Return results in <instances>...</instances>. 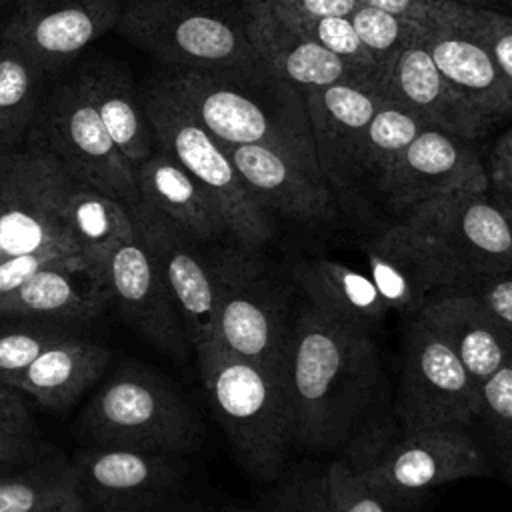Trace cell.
<instances>
[{
	"label": "cell",
	"mask_w": 512,
	"mask_h": 512,
	"mask_svg": "<svg viewBox=\"0 0 512 512\" xmlns=\"http://www.w3.org/2000/svg\"><path fill=\"white\" fill-rule=\"evenodd\" d=\"M64 214L80 254L106 280V266L114 250L136 238L128 206L84 184L68 172Z\"/></svg>",
	"instance_id": "f546056e"
},
{
	"label": "cell",
	"mask_w": 512,
	"mask_h": 512,
	"mask_svg": "<svg viewBox=\"0 0 512 512\" xmlns=\"http://www.w3.org/2000/svg\"><path fill=\"white\" fill-rule=\"evenodd\" d=\"M490 436V460L492 466L498 468L502 478L512 486V438L510 436Z\"/></svg>",
	"instance_id": "c3c4849f"
},
{
	"label": "cell",
	"mask_w": 512,
	"mask_h": 512,
	"mask_svg": "<svg viewBox=\"0 0 512 512\" xmlns=\"http://www.w3.org/2000/svg\"><path fill=\"white\" fill-rule=\"evenodd\" d=\"M366 274L390 310L416 316L436 294L458 288L454 272L404 220L364 244Z\"/></svg>",
	"instance_id": "ac0fdd59"
},
{
	"label": "cell",
	"mask_w": 512,
	"mask_h": 512,
	"mask_svg": "<svg viewBox=\"0 0 512 512\" xmlns=\"http://www.w3.org/2000/svg\"><path fill=\"white\" fill-rule=\"evenodd\" d=\"M24 146L48 152L74 178L126 206L140 200L132 164L110 138L74 76L50 82Z\"/></svg>",
	"instance_id": "9c48e42d"
},
{
	"label": "cell",
	"mask_w": 512,
	"mask_h": 512,
	"mask_svg": "<svg viewBox=\"0 0 512 512\" xmlns=\"http://www.w3.org/2000/svg\"><path fill=\"white\" fill-rule=\"evenodd\" d=\"M348 18L382 82L402 50L426 32L418 22L362 2H358Z\"/></svg>",
	"instance_id": "836d02e7"
},
{
	"label": "cell",
	"mask_w": 512,
	"mask_h": 512,
	"mask_svg": "<svg viewBox=\"0 0 512 512\" xmlns=\"http://www.w3.org/2000/svg\"><path fill=\"white\" fill-rule=\"evenodd\" d=\"M118 0H18L0 30L56 76L100 36L116 28Z\"/></svg>",
	"instance_id": "9a60e30c"
},
{
	"label": "cell",
	"mask_w": 512,
	"mask_h": 512,
	"mask_svg": "<svg viewBox=\"0 0 512 512\" xmlns=\"http://www.w3.org/2000/svg\"><path fill=\"white\" fill-rule=\"evenodd\" d=\"M0 512H88L78 492L72 462L44 454L0 476Z\"/></svg>",
	"instance_id": "1f68e13d"
},
{
	"label": "cell",
	"mask_w": 512,
	"mask_h": 512,
	"mask_svg": "<svg viewBox=\"0 0 512 512\" xmlns=\"http://www.w3.org/2000/svg\"><path fill=\"white\" fill-rule=\"evenodd\" d=\"M212 512H256V510H244V508H232V506H228V508H220V510H212Z\"/></svg>",
	"instance_id": "f5cc1de1"
},
{
	"label": "cell",
	"mask_w": 512,
	"mask_h": 512,
	"mask_svg": "<svg viewBox=\"0 0 512 512\" xmlns=\"http://www.w3.org/2000/svg\"><path fill=\"white\" fill-rule=\"evenodd\" d=\"M68 170L48 152H0V260L14 254H80L64 214Z\"/></svg>",
	"instance_id": "30bf717a"
},
{
	"label": "cell",
	"mask_w": 512,
	"mask_h": 512,
	"mask_svg": "<svg viewBox=\"0 0 512 512\" xmlns=\"http://www.w3.org/2000/svg\"><path fill=\"white\" fill-rule=\"evenodd\" d=\"M88 512H166L182 490L178 454L84 446L70 460Z\"/></svg>",
	"instance_id": "4fadbf2b"
},
{
	"label": "cell",
	"mask_w": 512,
	"mask_h": 512,
	"mask_svg": "<svg viewBox=\"0 0 512 512\" xmlns=\"http://www.w3.org/2000/svg\"><path fill=\"white\" fill-rule=\"evenodd\" d=\"M50 78L22 48L0 40V152L24 146Z\"/></svg>",
	"instance_id": "4dcf8cb0"
},
{
	"label": "cell",
	"mask_w": 512,
	"mask_h": 512,
	"mask_svg": "<svg viewBox=\"0 0 512 512\" xmlns=\"http://www.w3.org/2000/svg\"><path fill=\"white\" fill-rule=\"evenodd\" d=\"M252 198L270 214L294 220H326L334 214L330 184L320 168L270 146H226Z\"/></svg>",
	"instance_id": "44dd1931"
},
{
	"label": "cell",
	"mask_w": 512,
	"mask_h": 512,
	"mask_svg": "<svg viewBox=\"0 0 512 512\" xmlns=\"http://www.w3.org/2000/svg\"><path fill=\"white\" fill-rule=\"evenodd\" d=\"M44 454L36 432H0V476L20 470Z\"/></svg>",
	"instance_id": "7bdbcfd3"
},
{
	"label": "cell",
	"mask_w": 512,
	"mask_h": 512,
	"mask_svg": "<svg viewBox=\"0 0 512 512\" xmlns=\"http://www.w3.org/2000/svg\"><path fill=\"white\" fill-rule=\"evenodd\" d=\"M466 30L490 52L512 92V16L476 6Z\"/></svg>",
	"instance_id": "60d3db41"
},
{
	"label": "cell",
	"mask_w": 512,
	"mask_h": 512,
	"mask_svg": "<svg viewBox=\"0 0 512 512\" xmlns=\"http://www.w3.org/2000/svg\"><path fill=\"white\" fill-rule=\"evenodd\" d=\"M244 16L248 38L262 64L300 94L336 82L380 86L306 36L274 4L266 0L246 2Z\"/></svg>",
	"instance_id": "ffe728a7"
},
{
	"label": "cell",
	"mask_w": 512,
	"mask_h": 512,
	"mask_svg": "<svg viewBox=\"0 0 512 512\" xmlns=\"http://www.w3.org/2000/svg\"><path fill=\"white\" fill-rule=\"evenodd\" d=\"M240 2H242V4H246V2H250V0H240Z\"/></svg>",
	"instance_id": "11a10c76"
},
{
	"label": "cell",
	"mask_w": 512,
	"mask_h": 512,
	"mask_svg": "<svg viewBox=\"0 0 512 512\" xmlns=\"http://www.w3.org/2000/svg\"><path fill=\"white\" fill-rule=\"evenodd\" d=\"M74 80L130 164L142 162L158 148L142 92L126 66L110 58H92L76 70Z\"/></svg>",
	"instance_id": "484cf974"
},
{
	"label": "cell",
	"mask_w": 512,
	"mask_h": 512,
	"mask_svg": "<svg viewBox=\"0 0 512 512\" xmlns=\"http://www.w3.org/2000/svg\"><path fill=\"white\" fill-rule=\"evenodd\" d=\"M6 4H8V0H0V12L4 10V6H6Z\"/></svg>",
	"instance_id": "db71d44e"
},
{
	"label": "cell",
	"mask_w": 512,
	"mask_h": 512,
	"mask_svg": "<svg viewBox=\"0 0 512 512\" xmlns=\"http://www.w3.org/2000/svg\"><path fill=\"white\" fill-rule=\"evenodd\" d=\"M132 170L140 200L160 210L190 238L200 244H218L230 238L216 202L166 150L156 148L148 158L132 164Z\"/></svg>",
	"instance_id": "cb8c5ba5"
},
{
	"label": "cell",
	"mask_w": 512,
	"mask_h": 512,
	"mask_svg": "<svg viewBox=\"0 0 512 512\" xmlns=\"http://www.w3.org/2000/svg\"><path fill=\"white\" fill-rule=\"evenodd\" d=\"M488 188L490 184L454 188L402 218L446 262L458 288L512 272V220Z\"/></svg>",
	"instance_id": "ba28073f"
},
{
	"label": "cell",
	"mask_w": 512,
	"mask_h": 512,
	"mask_svg": "<svg viewBox=\"0 0 512 512\" xmlns=\"http://www.w3.org/2000/svg\"><path fill=\"white\" fill-rule=\"evenodd\" d=\"M212 414L236 460L252 478L276 482L294 446L290 376L224 350L214 340L194 346Z\"/></svg>",
	"instance_id": "3957f363"
},
{
	"label": "cell",
	"mask_w": 512,
	"mask_h": 512,
	"mask_svg": "<svg viewBox=\"0 0 512 512\" xmlns=\"http://www.w3.org/2000/svg\"><path fill=\"white\" fill-rule=\"evenodd\" d=\"M478 422L488 434L512 438V358L478 386Z\"/></svg>",
	"instance_id": "ab89813d"
},
{
	"label": "cell",
	"mask_w": 512,
	"mask_h": 512,
	"mask_svg": "<svg viewBox=\"0 0 512 512\" xmlns=\"http://www.w3.org/2000/svg\"><path fill=\"white\" fill-rule=\"evenodd\" d=\"M460 288L468 290L484 306L512 352V272L474 280Z\"/></svg>",
	"instance_id": "b9f144b4"
},
{
	"label": "cell",
	"mask_w": 512,
	"mask_h": 512,
	"mask_svg": "<svg viewBox=\"0 0 512 512\" xmlns=\"http://www.w3.org/2000/svg\"><path fill=\"white\" fill-rule=\"evenodd\" d=\"M424 128L426 124L418 116L384 96L360 142L354 164V180L368 176L376 182L378 176Z\"/></svg>",
	"instance_id": "d6a6232c"
},
{
	"label": "cell",
	"mask_w": 512,
	"mask_h": 512,
	"mask_svg": "<svg viewBox=\"0 0 512 512\" xmlns=\"http://www.w3.org/2000/svg\"><path fill=\"white\" fill-rule=\"evenodd\" d=\"M320 168L328 182L344 186L354 180V164L364 132L384 92L362 82H336L304 94Z\"/></svg>",
	"instance_id": "7402d4cb"
},
{
	"label": "cell",
	"mask_w": 512,
	"mask_h": 512,
	"mask_svg": "<svg viewBox=\"0 0 512 512\" xmlns=\"http://www.w3.org/2000/svg\"><path fill=\"white\" fill-rule=\"evenodd\" d=\"M0 432H36L22 394L10 400H0Z\"/></svg>",
	"instance_id": "7dc6e473"
},
{
	"label": "cell",
	"mask_w": 512,
	"mask_h": 512,
	"mask_svg": "<svg viewBox=\"0 0 512 512\" xmlns=\"http://www.w3.org/2000/svg\"><path fill=\"white\" fill-rule=\"evenodd\" d=\"M500 192L506 194V204H504V208H506V212H508V216H510V220H512V184L500 188Z\"/></svg>",
	"instance_id": "681fc988"
},
{
	"label": "cell",
	"mask_w": 512,
	"mask_h": 512,
	"mask_svg": "<svg viewBox=\"0 0 512 512\" xmlns=\"http://www.w3.org/2000/svg\"><path fill=\"white\" fill-rule=\"evenodd\" d=\"M76 436L94 448L184 456L200 444V424L188 402L160 374L126 364L84 402Z\"/></svg>",
	"instance_id": "5b68a950"
},
{
	"label": "cell",
	"mask_w": 512,
	"mask_h": 512,
	"mask_svg": "<svg viewBox=\"0 0 512 512\" xmlns=\"http://www.w3.org/2000/svg\"><path fill=\"white\" fill-rule=\"evenodd\" d=\"M374 184L388 206L406 216L440 194L490 180L470 140L426 126Z\"/></svg>",
	"instance_id": "e0dca14e"
},
{
	"label": "cell",
	"mask_w": 512,
	"mask_h": 512,
	"mask_svg": "<svg viewBox=\"0 0 512 512\" xmlns=\"http://www.w3.org/2000/svg\"><path fill=\"white\" fill-rule=\"evenodd\" d=\"M288 374L294 444L358 460L392 436V402L374 338L308 302L294 314Z\"/></svg>",
	"instance_id": "6da1fadb"
},
{
	"label": "cell",
	"mask_w": 512,
	"mask_h": 512,
	"mask_svg": "<svg viewBox=\"0 0 512 512\" xmlns=\"http://www.w3.org/2000/svg\"><path fill=\"white\" fill-rule=\"evenodd\" d=\"M110 308V290L82 254L54 258L22 286L0 298V320H34L70 326Z\"/></svg>",
	"instance_id": "d6986e66"
},
{
	"label": "cell",
	"mask_w": 512,
	"mask_h": 512,
	"mask_svg": "<svg viewBox=\"0 0 512 512\" xmlns=\"http://www.w3.org/2000/svg\"><path fill=\"white\" fill-rule=\"evenodd\" d=\"M116 32L160 68L242 74L266 68L242 18L208 0H124Z\"/></svg>",
	"instance_id": "277c9868"
},
{
	"label": "cell",
	"mask_w": 512,
	"mask_h": 512,
	"mask_svg": "<svg viewBox=\"0 0 512 512\" xmlns=\"http://www.w3.org/2000/svg\"><path fill=\"white\" fill-rule=\"evenodd\" d=\"M68 334V326L48 322L12 320L0 324V384L10 388L44 348Z\"/></svg>",
	"instance_id": "d590c367"
},
{
	"label": "cell",
	"mask_w": 512,
	"mask_h": 512,
	"mask_svg": "<svg viewBox=\"0 0 512 512\" xmlns=\"http://www.w3.org/2000/svg\"><path fill=\"white\" fill-rule=\"evenodd\" d=\"M136 238L160 272L192 346L212 338L216 264L212 244H200L144 200L128 206Z\"/></svg>",
	"instance_id": "5bb4252c"
},
{
	"label": "cell",
	"mask_w": 512,
	"mask_h": 512,
	"mask_svg": "<svg viewBox=\"0 0 512 512\" xmlns=\"http://www.w3.org/2000/svg\"><path fill=\"white\" fill-rule=\"evenodd\" d=\"M216 312L212 338L224 350L288 374V348L296 310L288 290L254 248L212 244Z\"/></svg>",
	"instance_id": "8992f818"
},
{
	"label": "cell",
	"mask_w": 512,
	"mask_h": 512,
	"mask_svg": "<svg viewBox=\"0 0 512 512\" xmlns=\"http://www.w3.org/2000/svg\"><path fill=\"white\" fill-rule=\"evenodd\" d=\"M56 254L48 252H30V254H14L0 260V298L14 292L22 286L34 272L50 264Z\"/></svg>",
	"instance_id": "ee69618b"
},
{
	"label": "cell",
	"mask_w": 512,
	"mask_h": 512,
	"mask_svg": "<svg viewBox=\"0 0 512 512\" xmlns=\"http://www.w3.org/2000/svg\"><path fill=\"white\" fill-rule=\"evenodd\" d=\"M462 4H468V6H480V8H488V4L492 2H504V0H458Z\"/></svg>",
	"instance_id": "816d5d0a"
},
{
	"label": "cell",
	"mask_w": 512,
	"mask_h": 512,
	"mask_svg": "<svg viewBox=\"0 0 512 512\" xmlns=\"http://www.w3.org/2000/svg\"><path fill=\"white\" fill-rule=\"evenodd\" d=\"M326 482L336 512H410L418 504L376 488L346 458H336L326 466Z\"/></svg>",
	"instance_id": "e575fe53"
},
{
	"label": "cell",
	"mask_w": 512,
	"mask_h": 512,
	"mask_svg": "<svg viewBox=\"0 0 512 512\" xmlns=\"http://www.w3.org/2000/svg\"><path fill=\"white\" fill-rule=\"evenodd\" d=\"M396 416L402 432L478 422V384L418 314L404 332Z\"/></svg>",
	"instance_id": "8fae6325"
},
{
	"label": "cell",
	"mask_w": 512,
	"mask_h": 512,
	"mask_svg": "<svg viewBox=\"0 0 512 512\" xmlns=\"http://www.w3.org/2000/svg\"><path fill=\"white\" fill-rule=\"evenodd\" d=\"M424 34L396 58L382 82V92L418 116L426 126L474 140L486 130L490 120L448 84L424 44Z\"/></svg>",
	"instance_id": "603a6c76"
},
{
	"label": "cell",
	"mask_w": 512,
	"mask_h": 512,
	"mask_svg": "<svg viewBox=\"0 0 512 512\" xmlns=\"http://www.w3.org/2000/svg\"><path fill=\"white\" fill-rule=\"evenodd\" d=\"M376 488L420 502L422 494L446 482L480 476L492 468L490 456L468 428H428L390 436L370 454L350 460Z\"/></svg>",
	"instance_id": "7c38bea8"
},
{
	"label": "cell",
	"mask_w": 512,
	"mask_h": 512,
	"mask_svg": "<svg viewBox=\"0 0 512 512\" xmlns=\"http://www.w3.org/2000/svg\"><path fill=\"white\" fill-rule=\"evenodd\" d=\"M140 92L158 148L176 158L210 194L234 242L254 250L262 248L274 234L270 214L244 186L226 146L198 124L154 76Z\"/></svg>",
	"instance_id": "52a82bcc"
},
{
	"label": "cell",
	"mask_w": 512,
	"mask_h": 512,
	"mask_svg": "<svg viewBox=\"0 0 512 512\" xmlns=\"http://www.w3.org/2000/svg\"><path fill=\"white\" fill-rule=\"evenodd\" d=\"M424 44L448 84L490 122L512 112V92L490 52L466 28L426 30Z\"/></svg>",
	"instance_id": "f1b7e54d"
},
{
	"label": "cell",
	"mask_w": 512,
	"mask_h": 512,
	"mask_svg": "<svg viewBox=\"0 0 512 512\" xmlns=\"http://www.w3.org/2000/svg\"><path fill=\"white\" fill-rule=\"evenodd\" d=\"M418 316L450 346L478 386L512 358L490 314L464 288H448L436 294Z\"/></svg>",
	"instance_id": "d4e9b609"
},
{
	"label": "cell",
	"mask_w": 512,
	"mask_h": 512,
	"mask_svg": "<svg viewBox=\"0 0 512 512\" xmlns=\"http://www.w3.org/2000/svg\"><path fill=\"white\" fill-rule=\"evenodd\" d=\"M110 356L106 346L68 334L44 348L10 388L44 410H66L102 380Z\"/></svg>",
	"instance_id": "83f0119b"
},
{
	"label": "cell",
	"mask_w": 512,
	"mask_h": 512,
	"mask_svg": "<svg viewBox=\"0 0 512 512\" xmlns=\"http://www.w3.org/2000/svg\"><path fill=\"white\" fill-rule=\"evenodd\" d=\"M20 396V392H16L14 388H8V386H2L0 384V400H10V398H16Z\"/></svg>",
	"instance_id": "f907efd6"
},
{
	"label": "cell",
	"mask_w": 512,
	"mask_h": 512,
	"mask_svg": "<svg viewBox=\"0 0 512 512\" xmlns=\"http://www.w3.org/2000/svg\"><path fill=\"white\" fill-rule=\"evenodd\" d=\"M382 8L400 18L418 22L426 30L436 28H468L476 6L458 0H358Z\"/></svg>",
	"instance_id": "f35d334b"
},
{
	"label": "cell",
	"mask_w": 512,
	"mask_h": 512,
	"mask_svg": "<svg viewBox=\"0 0 512 512\" xmlns=\"http://www.w3.org/2000/svg\"><path fill=\"white\" fill-rule=\"evenodd\" d=\"M110 306L142 340L172 360L186 362L194 346L152 258L138 238L112 252L106 266Z\"/></svg>",
	"instance_id": "2e32d148"
},
{
	"label": "cell",
	"mask_w": 512,
	"mask_h": 512,
	"mask_svg": "<svg viewBox=\"0 0 512 512\" xmlns=\"http://www.w3.org/2000/svg\"><path fill=\"white\" fill-rule=\"evenodd\" d=\"M268 2V0H266ZM272 4V2H270ZM276 6V4H274ZM296 28H300L306 36H310L314 42L324 46L328 52H332L336 58L344 60L358 72L366 74L368 78L376 80L382 86L380 74L376 72L372 60L364 52L352 22L348 16H302V14H292L276 6Z\"/></svg>",
	"instance_id": "8d00e7d4"
},
{
	"label": "cell",
	"mask_w": 512,
	"mask_h": 512,
	"mask_svg": "<svg viewBox=\"0 0 512 512\" xmlns=\"http://www.w3.org/2000/svg\"><path fill=\"white\" fill-rule=\"evenodd\" d=\"M290 272L306 302L342 326L372 336L392 312L370 276L348 264L328 258H300L290 266Z\"/></svg>",
	"instance_id": "4316f807"
},
{
	"label": "cell",
	"mask_w": 512,
	"mask_h": 512,
	"mask_svg": "<svg viewBox=\"0 0 512 512\" xmlns=\"http://www.w3.org/2000/svg\"><path fill=\"white\" fill-rule=\"evenodd\" d=\"M254 2V0H250ZM286 12L302 16H350L358 0H268Z\"/></svg>",
	"instance_id": "f6af8a7d"
},
{
	"label": "cell",
	"mask_w": 512,
	"mask_h": 512,
	"mask_svg": "<svg viewBox=\"0 0 512 512\" xmlns=\"http://www.w3.org/2000/svg\"><path fill=\"white\" fill-rule=\"evenodd\" d=\"M154 78L224 146L262 144L320 168L304 96L268 68L242 74L160 68Z\"/></svg>",
	"instance_id": "7a4b0ae2"
},
{
	"label": "cell",
	"mask_w": 512,
	"mask_h": 512,
	"mask_svg": "<svg viewBox=\"0 0 512 512\" xmlns=\"http://www.w3.org/2000/svg\"><path fill=\"white\" fill-rule=\"evenodd\" d=\"M486 174L490 184H494L498 190L512 184V128L498 138L490 154V166Z\"/></svg>",
	"instance_id": "bcb514c9"
},
{
	"label": "cell",
	"mask_w": 512,
	"mask_h": 512,
	"mask_svg": "<svg viewBox=\"0 0 512 512\" xmlns=\"http://www.w3.org/2000/svg\"><path fill=\"white\" fill-rule=\"evenodd\" d=\"M278 480L260 500L256 512H336L328 492L326 468H300Z\"/></svg>",
	"instance_id": "74e56055"
}]
</instances>
